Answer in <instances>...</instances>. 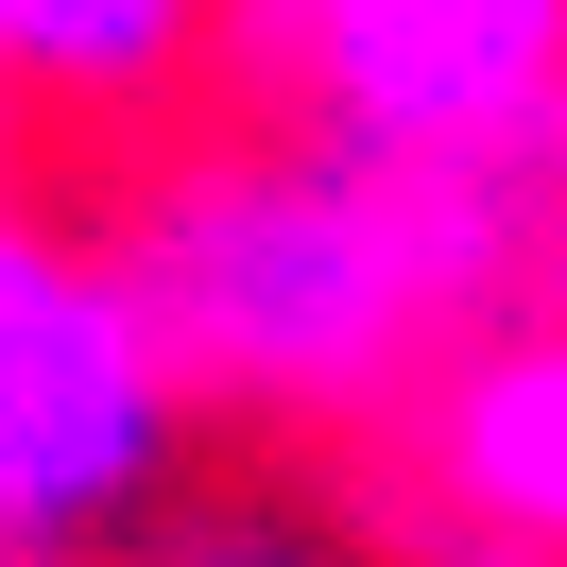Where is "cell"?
I'll return each mask as SVG.
<instances>
[{
    "label": "cell",
    "instance_id": "1",
    "mask_svg": "<svg viewBox=\"0 0 567 567\" xmlns=\"http://www.w3.org/2000/svg\"><path fill=\"white\" fill-rule=\"evenodd\" d=\"M104 258L138 276L189 413L241 430H379L498 292L550 258V138L516 155H395V138H189L121 189Z\"/></svg>",
    "mask_w": 567,
    "mask_h": 567
},
{
    "label": "cell",
    "instance_id": "2",
    "mask_svg": "<svg viewBox=\"0 0 567 567\" xmlns=\"http://www.w3.org/2000/svg\"><path fill=\"white\" fill-rule=\"evenodd\" d=\"M173 464H189V379L138 276L35 224L18 138H0V550H104L173 498Z\"/></svg>",
    "mask_w": 567,
    "mask_h": 567
},
{
    "label": "cell",
    "instance_id": "3",
    "mask_svg": "<svg viewBox=\"0 0 567 567\" xmlns=\"http://www.w3.org/2000/svg\"><path fill=\"white\" fill-rule=\"evenodd\" d=\"M224 70L327 138L516 155L567 121V0H224Z\"/></svg>",
    "mask_w": 567,
    "mask_h": 567
},
{
    "label": "cell",
    "instance_id": "4",
    "mask_svg": "<svg viewBox=\"0 0 567 567\" xmlns=\"http://www.w3.org/2000/svg\"><path fill=\"white\" fill-rule=\"evenodd\" d=\"M361 482L413 567H567V292H498L361 430Z\"/></svg>",
    "mask_w": 567,
    "mask_h": 567
},
{
    "label": "cell",
    "instance_id": "5",
    "mask_svg": "<svg viewBox=\"0 0 567 567\" xmlns=\"http://www.w3.org/2000/svg\"><path fill=\"white\" fill-rule=\"evenodd\" d=\"M224 70V0H0V138H104Z\"/></svg>",
    "mask_w": 567,
    "mask_h": 567
},
{
    "label": "cell",
    "instance_id": "6",
    "mask_svg": "<svg viewBox=\"0 0 567 567\" xmlns=\"http://www.w3.org/2000/svg\"><path fill=\"white\" fill-rule=\"evenodd\" d=\"M155 550L138 567H344L310 516H276V498H189V516H138Z\"/></svg>",
    "mask_w": 567,
    "mask_h": 567
},
{
    "label": "cell",
    "instance_id": "7",
    "mask_svg": "<svg viewBox=\"0 0 567 567\" xmlns=\"http://www.w3.org/2000/svg\"><path fill=\"white\" fill-rule=\"evenodd\" d=\"M533 292H567V121H550V258H533Z\"/></svg>",
    "mask_w": 567,
    "mask_h": 567
},
{
    "label": "cell",
    "instance_id": "8",
    "mask_svg": "<svg viewBox=\"0 0 567 567\" xmlns=\"http://www.w3.org/2000/svg\"><path fill=\"white\" fill-rule=\"evenodd\" d=\"M0 567H86V550H0Z\"/></svg>",
    "mask_w": 567,
    "mask_h": 567
}]
</instances>
